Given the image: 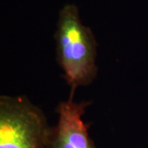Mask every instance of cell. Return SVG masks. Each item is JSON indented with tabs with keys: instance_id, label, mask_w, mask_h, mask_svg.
<instances>
[{
	"instance_id": "cell-1",
	"label": "cell",
	"mask_w": 148,
	"mask_h": 148,
	"mask_svg": "<svg viewBox=\"0 0 148 148\" xmlns=\"http://www.w3.org/2000/svg\"><path fill=\"white\" fill-rule=\"evenodd\" d=\"M54 40L57 61L71 90L90 85L98 72L97 42L91 29L82 23L76 5L66 4L59 12Z\"/></svg>"
},
{
	"instance_id": "cell-2",
	"label": "cell",
	"mask_w": 148,
	"mask_h": 148,
	"mask_svg": "<svg viewBox=\"0 0 148 148\" xmlns=\"http://www.w3.org/2000/svg\"><path fill=\"white\" fill-rule=\"evenodd\" d=\"M52 127L26 96H0V148H49Z\"/></svg>"
},
{
	"instance_id": "cell-3",
	"label": "cell",
	"mask_w": 148,
	"mask_h": 148,
	"mask_svg": "<svg viewBox=\"0 0 148 148\" xmlns=\"http://www.w3.org/2000/svg\"><path fill=\"white\" fill-rule=\"evenodd\" d=\"M74 94L71 90L69 99L57 107L58 123L52 127L49 148H95L82 120L89 102H75Z\"/></svg>"
}]
</instances>
